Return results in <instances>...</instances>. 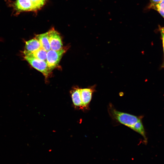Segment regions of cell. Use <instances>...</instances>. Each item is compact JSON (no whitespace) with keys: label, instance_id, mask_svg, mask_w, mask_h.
I'll list each match as a JSON object with an SVG mask.
<instances>
[{"label":"cell","instance_id":"cell-5","mask_svg":"<svg viewBox=\"0 0 164 164\" xmlns=\"http://www.w3.org/2000/svg\"><path fill=\"white\" fill-rule=\"evenodd\" d=\"M94 89L91 87L80 89V91L82 104V109L87 108L90 102Z\"/></svg>","mask_w":164,"mask_h":164},{"label":"cell","instance_id":"cell-11","mask_svg":"<svg viewBox=\"0 0 164 164\" xmlns=\"http://www.w3.org/2000/svg\"><path fill=\"white\" fill-rule=\"evenodd\" d=\"M148 8L156 11L164 18V0L156 3H150Z\"/></svg>","mask_w":164,"mask_h":164},{"label":"cell","instance_id":"cell-12","mask_svg":"<svg viewBox=\"0 0 164 164\" xmlns=\"http://www.w3.org/2000/svg\"><path fill=\"white\" fill-rule=\"evenodd\" d=\"M46 0H30L33 7V11L40 9L44 4Z\"/></svg>","mask_w":164,"mask_h":164},{"label":"cell","instance_id":"cell-6","mask_svg":"<svg viewBox=\"0 0 164 164\" xmlns=\"http://www.w3.org/2000/svg\"><path fill=\"white\" fill-rule=\"evenodd\" d=\"M41 47L39 42L35 38L26 42L24 53L25 55L32 53Z\"/></svg>","mask_w":164,"mask_h":164},{"label":"cell","instance_id":"cell-10","mask_svg":"<svg viewBox=\"0 0 164 164\" xmlns=\"http://www.w3.org/2000/svg\"><path fill=\"white\" fill-rule=\"evenodd\" d=\"M47 51L41 47L34 52L25 56H32L38 59L46 61Z\"/></svg>","mask_w":164,"mask_h":164},{"label":"cell","instance_id":"cell-1","mask_svg":"<svg viewBox=\"0 0 164 164\" xmlns=\"http://www.w3.org/2000/svg\"><path fill=\"white\" fill-rule=\"evenodd\" d=\"M111 112L113 117L118 121L133 130L137 123L141 120V118L136 116L115 110H113Z\"/></svg>","mask_w":164,"mask_h":164},{"label":"cell","instance_id":"cell-14","mask_svg":"<svg viewBox=\"0 0 164 164\" xmlns=\"http://www.w3.org/2000/svg\"><path fill=\"white\" fill-rule=\"evenodd\" d=\"M162 0H150L151 3H158Z\"/></svg>","mask_w":164,"mask_h":164},{"label":"cell","instance_id":"cell-8","mask_svg":"<svg viewBox=\"0 0 164 164\" xmlns=\"http://www.w3.org/2000/svg\"><path fill=\"white\" fill-rule=\"evenodd\" d=\"M80 88H74L70 91L73 102L76 108L82 109V104L80 91Z\"/></svg>","mask_w":164,"mask_h":164},{"label":"cell","instance_id":"cell-13","mask_svg":"<svg viewBox=\"0 0 164 164\" xmlns=\"http://www.w3.org/2000/svg\"><path fill=\"white\" fill-rule=\"evenodd\" d=\"M159 29L161 33L162 39V40L164 53L163 61L162 67L163 68H164V27H162L161 26H159Z\"/></svg>","mask_w":164,"mask_h":164},{"label":"cell","instance_id":"cell-9","mask_svg":"<svg viewBox=\"0 0 164 164\" xmlns=\"http://www.w3.org/2000/svg\"><path fill=\"white\" fill-rule=\"evenodd\" d=\"M35 38L39 42L41 47L48 51L51 49L49 41L48 32L37 35Z\"/></svg>","mask_w":164,"mask_h":164},{"label":"cell","instance_id":"cell-3","mask_svg":"<svg viewBox=\"0 0 164 164\" xmlns=\"http://www.w3.org/2000/svg\"><path fill=\"white\" fill-rule=\"evenodd\" d=\"M66 51V49L63 48L58 51L50 49L47 51L46 61L51 71L58 65Z\"/></svg>","mask_w":164,"mask_h":164},{"label":"cell","instance_id":"cell-2","mask_svg":"<svg viewBox=\"0 0 164 164\" xmlns=\"http://www.w3.org/2000/svg\"><path fill=\"white\" fill-rule=\"evenodd\" d=\"M25 58L31 66L42 73L46 78L48 77L51 71L46 61L29 56H25Z\"/></svg>","mask_w":164,"mask_h":164},{"label":"cell","instance_id":"cell-4","mask_svg":"<svg viewBox=\"0 0 164 164\" xmlns=\"http://www.w3.org/2000/svg\"><path fill=\"white\" fill-rule=\"evenodd\" d=\"M49 41L51 50L58 51L63 48V43L60 34L54 28L48 32Z\"/></svg>","mask_w":164,"mask_h":164},{"label":"cell","instance_id":"cell-7","mask_svg":"<svg viewBox=\"0 0 164 164\" xmlns=\"http://www.w3.org/2000/svg\"><path fill=\"white\" fill-rule=\"evenodd\" d=\"M15 6L19 11H33V7L30 0H16Z\"/></svg>","mask_w":164,"mask_h":164}]
</instances>
